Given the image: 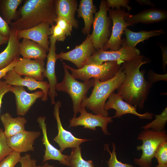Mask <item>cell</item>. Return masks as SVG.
<instances>
[{"instance_id":"cell-1","label":"cell","mask_w":167,"mask_h":167,"mask_svg":"<svg viewBox=\"0 0 167 167\" xmlns=\"http://www.w3.org/2000/svg\"><path fill=\"white\" fill-rule=\"evenodd\" d=\"M144 58L140 55L122 63L121 67L126 77L118 89V93L124 101L140 109L143 108L153 84L145 79V71L140 70V67L147 62L143 61Z\"/></svg>"},{"instance_id":"cell-2","label":"cell","mask_w":167,"mask_h":167,"mask_svg":"<svg viewBox=\"0 0 167 167\" xmlns=\"http://www.w3.org/2000/svg\"><path fill=\"white\" fill-rule=\"evenodd\" d=\"M54 0H27L20 11L21 18L11 27L17 31L28 29L43 22L54 24L57 17Z\"/></svg>"},{"instance_id":"cell-3","label":"cell","mask_w":167,"mask_h":167,"mask_svg":"<svg viewBox=\"0 0 167 167\" xmlns=\"http://www.w3.org/2000/svg\"><path fill=\"white\" fill-rule=\"evenodd\" d=\"M126 77L123 69L121 67L113 77L102 82L95 79L91 94L83 101L81 105L91 110L95 114L108 117V111L104 109L107 99L116 89H118Z\"/></svg>"},{"instance_id":"cell-4","label":"cell","mask_w":167,"mask_h":167,"mask_svg":"<svg viewBox=\"0 0 167 167\" xmlns=\"http://www.w3.org/2000/svg\"><path fill=\"white\" fill-rule=\"evenodd\" d=\"M62 64L64 72V78L61 83L57 84L55 89L66 92L71 97L73 102V118H75L79 112L83 101L87 97L88 90L93 87L95 79L82 82H79L70 73L64 63L62 62Z\"/></svg>"},{"instance_id":"cell-5","label":"cell","mask_w":167,"mask_h":167,"mask_svg":"<svg viewBox=\"0 0 167 167\" xmlns=\"http://www.w3.org/2000/svg\"><path fill=\"white\" fill-rule=\"evenodd\" d=\"M143 130L137 137L142 140V144L136 147L137 150H142V154L139 158H135L134 161L139 167H152L156 151L161 144L167 141V135L165 130L161 132L150 129Z\"/></svg>"},{"instance_id":"cell-6","label":"cell","mask_w":167,"mask_h":167,"mask_svg":"<svg viewBox=\"0 0 167 167\" xmlns=\"http://www.w3.org/2000/svg\"><path fill=\"white\" fill-rule=\"evenodd\" d=\"M64 64L74 78L84 81L92 78L98 79L102 82L107 81L113 77L121 67V65L116 61L106 62L99 65L86 64L79 69Z\"/></svg>"},{"instance_id":"cell-7","label":"cell","mask_w":167,"mask_h":167,"mask_svg":"<svg viewBox=\"0 0 167 167\" xmlns=\"http://www.w3.org/2000/svg\"><path fill=\"white\" fill-rule=\"evenodd\" d=\"M109 9L106 1H101L99 11L95 14L91 39L96 50L102 49L109 38L111 19L107 15Z\"/></svg>"},{"instance_id":"cell-8","label":"cell","mask_w":167,"mask_h":167,"mask_svg":"<svg viewBox=\"0 0 167 167\" xmlns=\"http://www.w3.org/2000/svg\"><path fill=\"white\" fill-rule=\"evenodd\" d=\"M121 47L116 50L107 51L102 49L97 50L88 59L86 64L101 65L106 62H117L121 65L140 55L139 50L135 47L131 48L124 39Z\"/></svg>"},{"instance_id":"cell-9","label":"cell","mask_w":167,"mask_h":167,"mask_svg":"<svg viewBox=\"0 0 167 167\" xmlns=\"http://www.w3.org/2000/svg\"><path fill=\"white\" fill-rule=\"evenodd\" d=\"M108 11L109 17L113 22L112 31L109 38L102 49L105 50L109 49L116 50L121 47L124 41L121 37L125 29L131 26L127 23L125 19V17L130 13L125 12V8L122 10L109 9Z\"/></svg>"},{"instance_id":"cell-10","label":"cell","mask_w":167,"mask_h":167,"mask_svg":"<svg viewBox=\"0 0 167 167\" xmlns=\"http://www.w3.org/2000/svg\"><path fill=\"white\" fill-rule=\"evenodd\" d=\"M86 108L81 105L79 111L80 115L78 117L73 118L70 120L69 127L82 126H84V129L95 131L96 127H100L104 134L109 135L107 126L108 123L113 122L112 118L88 112Z\"/></svg>"},{"instance_id":"cell-11","label":"cell","mask_w":167,"mask_h":167,"mask_svg":"<svg viewBox=\"0 0 167 167\" xmlns=\"http://www.w3.org/2000/svg\"><path fill=\"white\" fill-rule=\"evenodd\" d=\"M96 50L91 39V34L87 35L85 40L80 45H76L72 50L66 52H62L57 54L58 59L66 60L73 63L78 69L86 64L88 58Z\"/></svg>"},{"instance_id":"cell-12","label":"cell","mask_w":167,"mask_h":167,"mask_svg":"<svg viewBox=\"0 0 167 167\" xmlns=\"http://www.w3.org/2000/svg\"><path fill=\"white\" fill-rule=\"evenodd\" d=\"M61 105L60 101H57L54 105L53 114L56 121L58 132L53 140L58 145L59 150L62 152L66 148L79 146L82 143L89 140L77 138L63 127L59 116V109Z\"/></svg>"},{"instance_id":"cell-13","label":"cell","mask_w":167,"mask_h":167,"mask_svg":"<svg viewBox=\"0 0 167 167\" xmlns=\"http://www.w3.org/2000/svg\"><path fill=\"white\" fill-rule=\"evenodd\" d=\"M3 78L7 84L11 86H25L30 91L40 89L44 93L41 100L45 101L48 99L49 87L47 81H38L32 77L27 76L22 78L15 72L14 69L8 71Z\"/></svg>"},{"instance_id":"cell-14","label":"cell","mask_w":167,"mask_h":167,"mask_svg":"<svg viewBox=\"0 0 167 167\" xmlns=\"http://www.w3.org/2000/svg\"><path fill=\"white\" fill-rule=\"evenodd\" d=\"M108 101L105 102L104 109L106 111L113 109L116 111L115 115L112 118H120L123 115L131 114L141 119H151L154 114L146 112L143 114H140L137 111L136 107L124 101L120 95L113 92L109 96Z\"/></svg>"},{"instance_id":"cell-15","label":"cell","mask_w":167,"mask_h":167,"mask_svg":"<svg viewBox=\"0 0 167 167\" xmlns=\"http://www.w3.org/2000/svg\"><path fill=\"white\" fill-rule=\"evenodd\" d=\"M10 92L15 96L17 114L23 117L27 114L36 100L44 95L41 90L29 93L26 91L24 87L21 86H11Z\"/></svg>"},{"instance_id":"cell-16","label":"cell","mask_w":167,"mask_h":167,"mask_svg":"<svg viewBox=\"0 0 167 167\" xmlns=\"http://www.w3.org/2000/svg\"><path fill=\"white\" fill-rule=\"evenodd\" d=\"M49 38L50 46L46 56V66L43 77L47 78L48 80L49 88L48 95L50 99L51 104L54 105L56 103L55 98L58 96L55 87L58 82L55 70L56 62L58 59L56 53V43L57 40L51 35Z\"/></svg>"},{"instance_id":"cell-17","label":"cell","mask_w":167,"mask_h":167,"mask_svg":"<svg viewBox=\"0 0 167 167\" xmlns=\"http://www.w3.org/2000/svg\"><path fill=\"white\" fill-rule=\"evenodd\" d=\"M41 135L38 131H24L6 138L8 146L14 151L20 153L34 150L33 147L36 139Z\"/></svg>"},{"instance_id":"cell-18","label":"cell","mask_w":167,"mask_h":167,"mask_svg":"<svg viewBox=\"0 0 167 167\" xmlns=\"http://www.w3.org/2000/svg\"><path fill=\"white\" fill-rule=\"evenodd\" d=\"M49 23L43 22L31 28L17 31V36L21 38L33 41L44 48L48 52L49 49L48 37L51 35Z\"/></svg>"},{"instance_id":"cell-19","label":"cell","mask_w":167,"mask_h":167,"mask_svg":"<svg viewBox=\"0 0 167 167\" xmlns=\"http://www.w3.org/2000/svg\"><path fill=\"white\" fill-rule=\"evenodd\" d=\"M43 60L19 58L14 69L19 75L32 77L43 81L45 68Z\"/></svg>"},{"instance_id":"cell-20","label":"cell","mask_w":167,"mask_h":167,"mask_svg":"<svg viewBox=\"0 0 167 167\" xmlns=\"http://www.w3.org/2000/svg\"><path fill=\"white\" fill-rule=\"evenodd\" d=\"M45 120V116L39 117L37 119V122L43 135L41 141L45 148L42 164L48 161L53 160L58 161L59 163L68 166V155L62 154L59 150L55 148L49 142L47 134Z\"/></svg>"},{"instance_id":"cell-21","label":"cell","mask_w":167,"mask_h":167,"mask_svg":"<svg viewBox=\"0 0 167 167\" xmlns=\"http://www.w3.org/2000/svg\"><path fill=\"white\" fill-rule=\"evenodd\" d=\"M167 18L166 11L156 8L144 9L136 15L130 14L125 17L126 22L131 26L139 23L148 24L159 22Z\"/></svg>"},{"instance_id":"cell-22","label":"cell","mask_w":167,"mask_h":167,"mask_svg":"<svg viewBox=\"0 0 167 167\" xmlns=\"http://www.w3.org/2000/svg\"><path fill=\"white\" fill-rule=\"evenodd\" d=\"M17 30L10 28V32L6 47L0 53V70L19 58L20 42L17 36Z\"/></svg>"},{"instance_id":"cell-23","label":"cell","mask_w":167,"mask_h":167,"mask_svg":"<svg viewBox=\"0 0 167 167\" xmlns=\"http://www.w3.org/2000/svg\"><path fill=\"white\" fill-rule=\"evenodd\" d=\"M77 6V2L76 0L55 1V10L57 17L64 18L75 28H77L79 27V21L75 18Z\"/></svg>"},{"instance_id":"cell-24","label":"cell","mask_w":167,"mask_h":167,"mask_svg":"<svg viewBox=\"0 0 167 167\" xmlns=\"http://www.w3.org/2000/svg\"><path fill=\"white\" fill-rule=\"evenodd\" d=\"M0 119L4 127L3 132L6 138L25 130L27 120L23 116H18L13 118L9 113L6 112L0 115Z\"/></svg>"},{"instance_id":"cell-25","label":"cell","mask_w":167,"mask_h":167,"mask_svg":"<svg viewBox=\"0 0 167 167\" xmlns=\"http://www.w3.org/2000/svg\"><path fill=\"white\" fill-rule=\"evenodd\" d=\"M20 54L23 58L43 60L48 52L36 42L27 39H23L19 44Z\"/></svg>"},{"instance_id":"cell-26","label":"cell","mask_w":167,"mask_h":167,"mask_svg":"<svg viewBox=\"0 0 167 167\" xmlns=\"http://www.w3.org/2000/svg\"><path fill=\"white\" fill-rule=\"evenodd\" d=\"M96 10L92 0H80L77 11L78 17L82 18L84 21V26L82 29L84 34H89L94 19L93 15Z\"/></svg>"},{"instance_id":"cell-27","label":"cell","mask_w":167,"mask_h":167,"mask_svg":"<svg viewBox=\"0 0 167 167\" xmlns=\"http://www.w3.org/2000/svg\"><path fill=\"white\" fill-rule=\"evenodd\" d=\"M126 36V42L129 47L134 48L138 43L143 42L145 40L155 36H159L161 34L165 33L163 30H155L150 31H141L138 32H133L126 28L124 32Z\"/></svg>"},{"instance_id":"cell-28","label":"cell","mask_w":167,"mask_h":167,"mask_svg":"<svg viewBox=\"0 0 167 167\" xmlns=\"http://www.w3.org/2000/svg\"><path fill=\"white\" fill-rule=\"evenodd\" d=\"M22 0H0V10L3 19L9 24L15 17L17 9Z\"/></svg>"},{"instance_id":"cell-29","label":"cell","mask_w":167,"mask_h":167,"mask_svg":"<svg viewBox=\"0 0 167 167\" xmlns=\"http://www.w3.org/2000/svg\"><path fill=\"white\" fill-rule=\"evenodd\" d=\"M68 161L70 167H94L92 161L83 158L79 146L72 148L71 154L68 155Z\"/></svg>"},{"instance_id":"cell-30","label":"cell","mask_w":167,"mask_h":167,"mask_svg":"<svg viewBox=\"0 0 167 167\" xmlns=\"http://www.w3.org/2000/svg\"><path fill=\"white\" fill-rule=\"evenodd\" d=\"M155 119L152 121L141 128L143 130L148 129L156 132H161L165 130L167 121V108L165 107L162 112L159 115H155Z\"/></svg>"},{"instance_id":"cell-31","label":"cell","mask_w":167,"mask_h":167,"mask_svg":"<svg viewBox=\"0 0 167 167\" xmlns=\"http://www.w3.org/2000/svg\"><path fill=\"white\" fill-rule=\"evenodd\" d=\"M112 152H111L109 148V145H105V148L109 152L110 155V158L107 162L109 167H135L127 163H123L119 161L117 159L116 153V146L114 143H112Z\"/></svg>"},{"instance_id":"cell-32","label":"cell","mask_w":167,"mask_h":167,"mask_svg":"<svg viewBox=\"0 0 167 167\" xmlns=\"http://www.w3.org/2000/svg\"><path fill=\"white\" fill-rule=\"evenodd\" d=\"M21 157L20 153L13 151L0 162V167H15Z\"/></svg>"},{"instance_id":"cell-33","label":"cell","mask_w":167,"mask_h":167,"mask_svg":"<svg viewBox=\"0 0 167 167\" xmlns=\"http://www.w3.org/2000/svg\"><path fill=\"white\" fill-rule=\"evenodd\" d=\"M158 165L167 166V141L161 144L157 148L155 155Z\"/></svg>"},{"instance_id":"cell-34","label":"cell","mask_w":167,"mask_h":167,"mask_svg":"<svg viewBox=\"0 0 167 167\" xmlns=\"http://www.w3.org/2000/svg\"><path fill=\"white\" fill-rule=\"evenodd\" d=\"M13 151L7 143L3 130L0 128V162Z\"/></svg>"},{"instance_id":"cell-35","label":"cell","mask_w":167,"mask_h":167,"mask_svg":"<svg viewBox=\"0 0 167 167\" xmlns=\"http://www.w3.org/2000/svg\"><path fill=\"white\" fill-rule=\"evenodd\" d=\"M54 22L63 30L66 36L71 35L73 27L65 18L62 17H58Z\"/></svg>"},{"instance_id":"cell-36","label":"cell","mask_w":167,"mask_h":167,"mask_svg":"<svg viewBox=\"0 0 167 167\" xmlns=\"http://www.w3.org/2000/svg\"><path fill=\"white\" fill-rule=\"evenodd\" d=\"M51 35L58 41H64L66 39V35L63 30L57 24L53 25L50 28Z\"/></svg>"},{"instance_id":"cell-37","label":"cell","mask_w":167,"mask_h":167,"mask_svg":"<svg viewBox=\"0 0 167 167\" xmlns=\"http://www.w3.org/2000/svg\"><path fill=\"white\" fill-rule=\"evenodd\" d=\"M106 1L109 8L111 7L112 9L114 8L121 9V7L126 8L129 11L132 9L128 5L129 1L128 0H107Z\"/></svg>"},{"instance_id":"cell-38","label":"cell","mask_w":167,"mask_h":167,"mask_svg":"<svg viewBox=\"0 0 167 167\" xmlns=\"http://www.w3.org/2000/svg\"><path fill=\"white\" fill-rule=\"evenodd\" d=\"M36 161L30 154L26 153L21 156L20 163L21 167H36Z\"/></svg>"},{"instance_id":"cell-39","label":"cell","mask_w":167,"mask_h":167,"mask_svg":"<svg viewBox=\"0 0 167 167\" xmlns=\"http://www.w3.org/2000/svg\"><path fill=\"white\" fill-rule=\"evenodd\" d=\"M148 75L149 81L152 84L158 81H167V74L160 75L155 73L152 71H150L148 72Z\"/></svg>"},{"instance_id":"cell-40","label":"cell","mask_w":167,"mask_h":167,"mask_svg":"<svg viewBox=\"0 0 167 167\" xmlns=\"http://www.w3.org/2000/svg\"><path fill=\"white\" fill-rule=\"evenodd\" d=\"M10 32V27L0 16V34L3 36L9 37Z\"/></svg>"},{"instance_id":"cell-41","label":"cell","mask_w":167,"mask_h":167,"mask_svg":"<svg viewBox=\"0 0 167 167\" xmlns=\"http://www.w3.org/2000/svg\"><path fill=\"white\" fill-rule=\"evenodd\" d=\"M11 86L7 84L4 81H0V114L2 99L4 95L11 91Z\"/></svg>"},{"instance_id":"cell-42","label":"cell","mask_w":167,"mask_h":167,"mask_svg":"<svg viewBox=\"0 0 167 167\" xmlns=\"http://www.w3.org/2000/svg\"><path fill=\"white\" fill-rule=\"evenodd\" d=\"M19 58L15 59L7 67L0 70V81L10 70L14 69Z\"/></svg>"},{"instance_id":"cell-43","label":"cell","mask_w":167,"mask_h":167,"mask_svg":"<svg viewBox=\"0 0 167 167\" xmlns=\"http://www.w3.org/2000/svg\"><path fill=\"white\" fill-rule=\"evenodd\" d=\"M161 49V54L162 55V68L165 70L167 64V48L160 45Z\"/></svg>"},{"instance_id":"cell-44","label":"cell","mask_w":167,"mask_h":167,"mask_svg":"<svg viewBox=\"0 0 167 167\" xmlns=\"http://www.w3.org/2000/svg\"><path fill=\"white\" fill-rule=\"evenodd\" d=\"M135 1L138 4L142 5H149L152 6H154L153 3L149 0H135Z\"/></svg>"},{"instance_id":"cell-45","label":"cell","mask_w":167,"mask_h":167,"mask_svg":"<svg viewBox=\"0 0 167 167\" xmlns=\"http://www.w3.org/2000/svg\"><path fill=\"white\" fill-rule=\"evenodd\" d=\"M9 37H5L0 34V46L7 43Z\"/></svg>"},{"instance_id":"cell-46","label":"cell","mask_w":167,"mask_h":167,"mask_svg":"<svg viewBox=\"0 0 167 167\" xmlns=\"http://www.w3.org/2000/svg\"><path fill=\"white\" fill-rule=\"evenodd\" d=\"M36 167H54L52 165H50L48 162H45L42 165L36 166Z\"/></svg>"},{"instance_id":"cell-47","label":"cell","mask_w":167,"mask_h":167,"mask_svg":"<svg viewBox=\"0 0 167 167\" xmlns=\"http://www.w3.org/2000/svg\"><path fill=\"white\" fill-rule=\"evenodd\" d=\"M155 167H167V166H162V165H156Z\"/></svg>"}]
</instances>
